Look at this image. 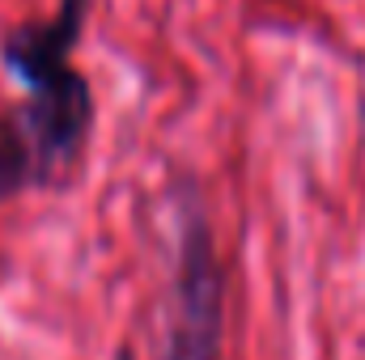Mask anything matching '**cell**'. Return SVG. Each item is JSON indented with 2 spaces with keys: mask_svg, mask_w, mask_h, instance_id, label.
<instances>
[{
  "mask_svg": "<svg viewBox=\"0 0 365 360\" xmlns=\"http://www.w3.org/2000/svg\"><path fill=\"white\" fill-rule=\"evenodd\" d=\"M93 0H56L38 21H21L0 38V64L26 90L13 106V123L30 144L38 186L60 182L86 153L93 132V93L86 73L73 64V51L86 34Z\"/></svg>",
  "mask_w": 365,
  "mask_h": 360,
  "instance_id": "6da1fadb",
  "label": "cell"
},
{
  "mask_svg": "<svg viewBox=\"0 0 365 360\" xmlns=\"http://www.w3.org/2000/svg\"><path fill=\"white\" fill-rule=\"evenodd\" d=\"M30 186H38V170H34L30 144L17 132L13 115L4 110L0 115V199H13V195H21Z\"/></svg>",
  "mask_w": 365,
  "mask_h": 360,
  "instance_id": "3957f363",
  "label": "cell"
},
{
  "mask_svg": "<svg viewBox=\"0 0 365 360\" xmlns=\"http://www.w3.org/2000/svg\"><path fill=\"white\" fill-rule=\"evenodd\" d=\"M179 259L170 284V327L162 360H221L225 339V271L208 212L191 186L179 195Z\"/></svg>",
  "mask_w": 365,
  "mask_h": 360,
  "instance_id": "7a4b0ae2",
  "label": "cell"
}]
</instances>
